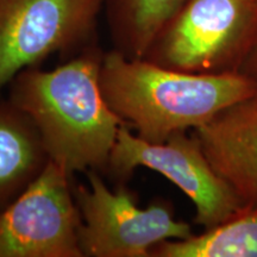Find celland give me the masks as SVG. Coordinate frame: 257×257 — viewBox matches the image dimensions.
Segmentation results:
<instances>
[{
    "label": "cell",
    "instance_id": "obj_4",
    "mask_svg": "<svg viewBox=\"0 0 257 257\" xmlns=\"http://www.w3.org/2000/svg\"><path fill=\"white\" fill-rule=\"evenodd\" d=\"M86 174L88 186L73 187L81 214L79 243L83 257H150L157 244L193 234L191 225L175 219L168 201L156 199L141 208L125 184L111 191L99 172Z\"/></svg>",
    "mask_w": 257,
    "mask_h": 257
},
{
    "label": "cell",
    "instance_id": "obj_2",
    "mask_svg": "<svg viewBox=\"0 0 257 257\" xmlns=\"http://www.w3.org/2000/svg\"><path fill=\"white\" fill-rule=\"evenodd\" d=\"M99 85L111 110L136 128L138 137L153 143L200 127L257 94V83L243 73L180 72L127 59L114 49L104 53Z\"/></svg>",
    "mask_w": 257,
    "mask_h": 257
},
{
    "label": "cell",
    "instance_id": "obj_11",
    "mask_svg": "<svg viewBox=\"0 0 257 257\" xmlns=\"http://www.w3.org/2000/svg\"><path fill=\"white\" fill-rule=\"evenodd\" d=\"M150 257H257V210L243 211L201 234L165 240Z\"/></svg>",
    "mask_w": 257,
    "mask_h": 257
},
{
    "label": "cell",
    "instance_id": "obj_3",
    "mask_svg": "<svg viewBox=\"0 0 257 257\" xmlns=\"http://www.w3.org/2000/svg\"><path fill=\"white\" fill-rule=\"evenodd\" d=\"M257 40V0H185L143 59L198 74L240 73Z\"/></svg>",
    "mask_w": 257,
    "mask_h": 257
},
{
    "label": "cell",
    "instance_id": "obj_1",
    "mask_svg": "<svg viewBox=\"0 0 257 257\" xmlns=\"http://www.w3.org/2000/svg\"><path fill=\"white\" fill-rule=\"evenodd\" d=\"M102 57L89 44L56 68L32 67L10 82L9 99L35 124L51 162L72 176L88 170L106 173L118 133L126 125L101 93Z\"/></svg>",
    "mask_w": 257,
    "mask_h": 257
},
{
    "label": "cell",
    "instance_id": "obj_12",
    "mask_svg": "<svg viewBox=\"0 0 257 257\" xmlns=\"http://www.w3.org/2000/svg\"><path fill=\"white\" fill-rule=\"evenodd\" d=\"M240 73L248 75L249 78H251L257 83V40L255 44H253L251 53L249 54L248 59H246L245 63H244Z\"/></svg>",
    "mask_w": 257,
    "mask_h": 257
},
{
    "label": "cell",
    "instance_id": "obj_8",
    "mask_svg": "<svg viewBox=\"0 0 257 257\" xmlns=\"http://www.w3.org/2000/svg\"><path fill=\"white\" fill-rule=\"evenodd\" d=\"M192 134L244 211H256L257 94L226 107Z\"/></svg>",
    "mask_w": 257,
    "mask_h": 257
},
{
    "label": "cell",
    "instance_id": "obj_7",
    "mask_svg": "<svg viewBox=\"0 0 257 257\" xmlns=\"http://www.w3.org/2000/svg\"><path fill=\"white\" fill-rule=\"evenodd\" d=\"M73 176L49 161L46 169L0 211V257H83Z\"/></svg>",
    "mask_w": 257,
    "mask_h": 257
},
{
    "label": "cell",
    "instance_id": "obj_5",
    "mask_svg": "<svg viewBox=\"0 0 257 257\" xmlns=\"http://www.w3.org/2000/svg\"><path fill=\"white\" fill-rule=\"evenodd\" d=\"M144 167L163 175L191 199L194 223L205 230L224 224L244 211L229 185L212 168L194 135L176 133L162 143L148 142L124 125L120 127L106 173L125 184Z\"/></svg>",
    "mask_w": 257,
    "mask_h": 257
},
{
    "label": "cell",
    "instance_id": "obj_6",
    "mask_svg": "<svg viewBox=\"0 0 257 257\" xmlns=\"http://www.w3.org/2000/svg\"><path fill=\"white\" fill-rule=\"evenodd\" d=\"M105 0H0V88L92 38Z\"/></svg>",
    "mask_w": 257,
    "mask_h": 257
},
{
    "label": "cell",
    "instance_id": "obj_10",
    "mask_svg": "<svg viewBox=\"0 0 257 257\" xmlns=\"http://www.w3.org/2000/svg\"><path fill=\"white\" fill-rule=\"evenodd\" d=\"M185 0H105L113 49L127 59H143Z\"/></svg>",
    "mask_w": 257,
    "mask_h": 257
},
{
    "label": "cell",
    "instance_id": "obj_9",
    "mask_svg": "<svg viewBox=\"0 0 257 257\" xmlns=\"http://www.w3.org/2000/svg\"><path fill=\"white\" fill-rule=\"evenodd\" d=\"M49 161L29 115L10 99L0 98V211L40 176Z\"/></svg>",
    "mask_w": 257,
    "mask_h": 257
}]
</instances>
